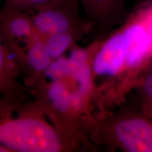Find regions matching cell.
Returning a JSON list of instances; mask_svg holds the SVG:
<instances>
[{"instance_id":"9c48e42d","label":"cell","mask_w":152,"mask_h":152,"mask_svg":"<svg viewBox=\"0 0 152 152\" xmlns=\"http://www.w3.org/2000/svg\"><path fill=\"white\" fill-rule=\"evenodd\" d=\"M20 79L15 58L0 33V96L26 99L27 93L31 91Z\"/></svg>"},{"instance_id":"8992f818","label":"cell","mask_w":152,"mask_h":152,"mask_svg":"<svg viewBox=\"0 0 152 152\" xmlns=\"http://www.w3.org/2000/svg\"><path fill=\"white\" fill-rule=\"evenodd\" d=\"M0 33L15 61L38 35L30 14L0 9Z\"/></svg>"},{"instance_id":"277c9868","label":"cell","mask_w":152,"mask_h":152,"mask_svg":"<svg viewBox=\"0 0 152 152\" xmlns=\"http://www.w3.org/2000/svg\"><path fill=\"white\" fill-rule=\"evenodd\" d=\"M87 146L108 151L152 152V118L140 109L121 107L91 113L82 124Z\"/></svg>"},{"instance_id":"8fae6325","label":"cell","mask_w":152,"mask_h":152,"mask_svg":"<svg viewBox=\"0 0 152 152\" xmlns=\"http://www.w3.org/2000/svg\"><path fill=\"white\" fill-rule=\"evenodd\" d=\"M62 1L64 0H4L3 8L32 14L36 11L58 4Z\"/></svg>"},{"instance_id":"30bf717a","label":"cell","mask_w":152,"mask_h":152,"mask_svg":"<svg viewBox=\"0 0 152 152\" xmlns=\"http://www.w3.org/2000/svg\"><path fill=\"white\" fill-rule=\"evenodd\" d=\"M85 36H86L85 33L80 31H69L53 34L42 38L50 57L54 61L70 52Z\"/></svg>"},{"instance_id":"5b68a950","label":"cell","mask_w":152,"mask_h":152,"mask_svg":"<svg viewBox=\"0 0 152 152\" xmlns=\"http://www.w3.org/2000/svg\"><path fill=\"white\" fill-rule=\"evenodd\" d=\"M80 0H64L59 4L30 14L34 27L42 37L58 33L93 31V26L80 14Z\"/></svg>"},{"instance_id":"7c38bea8","label":"cell","mask_w":152,"mask_h":152,"mask_svg":"<svg viewBox=\"0 0 152 152\" xmlns=\"http://www.w3.org/2000/svg\"><path fill=\"white\" fill-rule=\"evenodd\" d=\"M136 91L139 93L138 108L152 118V67L143 78Z\"/></svg>"},{"instance_id":"52a82bcc","label":"cell","mask_w":152,"mask_h":152,"mask_svg":"<svg viewBox=\"0 0 152 152\" xmlns=\"http://www.w3.org/2000/svg\"><path fill=\"white\" fill-rule=\"evenodd\" d=\"M85 16L92 24L96 37H106L123 24L126 15L124 0H80Z\"/></svg>"},{"instance_id":"ba28073f","label":"cell","mask_w":152,"mask_h":152,"mask_svg":"<svg viewBox=\"0 0 152 152\" xmlns=\"http://www.w3.org/2000/svg\"><path fill=\"white\" fill-rule=\"evenodd\" d=\"M53 60L50 57L43 38L38 36L16 59L22 82L31 91L43 77Z\"/></svg>"},{"instance_id":"5bb4252c","label":"cell","mask_w":152,"mask_h":152,"mask_svg":"<svg viewBox=\"0 0 152 152\" xmlns=\"http://www.w3.org/2000/svg\"><path fill=\"white\" fill-rule=\"evenodd\" d=\"M0 152H9V151H8L7 149H5L4 147L0 145Z\"/></svg>"},{"instance_id":"6da1fadb","label":"cell","mask_w":152,"mask_h":152,"mask_svg":"<svg viewBox=\"0 0 152 152\" xmlns=\"http://www.w3.org/2000/svg\"><path fill=\"white\" fill-rule=\"evenodd\" d=\"M151 67V42L137 9L103 38L93 56V113L107 112L121 105Z\"/></svg>"},{"instance_id":"4fadbf2b","label":"cell","mask_w":152,"mask_h":152,"mask_svg":"<svg viewBox=\"0 0 152 152\" xmlns=\"http://www.w3.org/2000/svg\"><path fill=\"white\" fill-rule=\"evenodd\" d=\"M138 10L140 11L143 20L145 23V26H146L148 32H149L150 37H151L152 46V1L142 5Z\"/></svg>"},{"instance_id":"3957f363","label":"cell","mask_w":152,"mask_h":152,"mask_svg":"<svg viewBox=\"0 0 152 152\" xmlns=\"http://www.w3.org/2000/svg\"><path fill=\"white\" fill-rule=\"evenodd\" d=\"M0 145L9 152H72L66 139L33 100L0 96Z\"/></svg>"},{"instance_id":"7a4b0ae2","label":"cell","mask_w":152,"mask_h":152,"mask_svg":"<svg viewBox=\"0 0 152 152\" xmlns=\"http://www.w3.org/2000/svg\"><path fill=\"white\" fill-rule=\"evenodd\" d=\"M91 59L87 49L72 50L54 60L31 91L52 124L79 151L88 148L82 124L93 112Z\"/></svg>"}]
</instances>
